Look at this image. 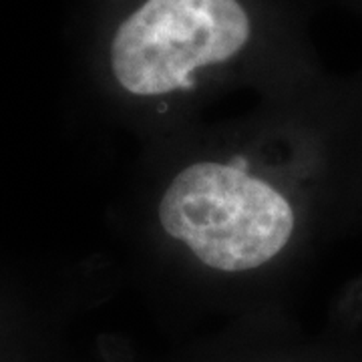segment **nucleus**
Segmentation results:
<instances>
[{"label": "nucleus", "instance_id": "nucleus-1", "mask_svg": "<svg viewBox=\"0 0 362 362\" xmlns=\"http://www.w3.org/2000/svg\"><path fill=\"white\" fill-rule=\"evenodd\" d=\"M159 220L171 238L221 272L254 270L276 258L296 226L284 195L220 163L183 169L161 199Z\"/></svg>", "mask_w": 362, "mask_h": 362}, {"label": "nucleus", "instance_id": "nucleus-2", "mask_svg": "<svg viewBox=\"0 0 362 362\" xmlns=\"http://www.w3.org/2000/svg\"><path fill=\"white\" fill-rule=\"evenodd\" d=\"M250 33L240 0H145L117 28L111 69L139 97L187 89L195 71L230 61Z\"/></svg>", "mask_w": 362, "mask_h": 362}]
</instances>
